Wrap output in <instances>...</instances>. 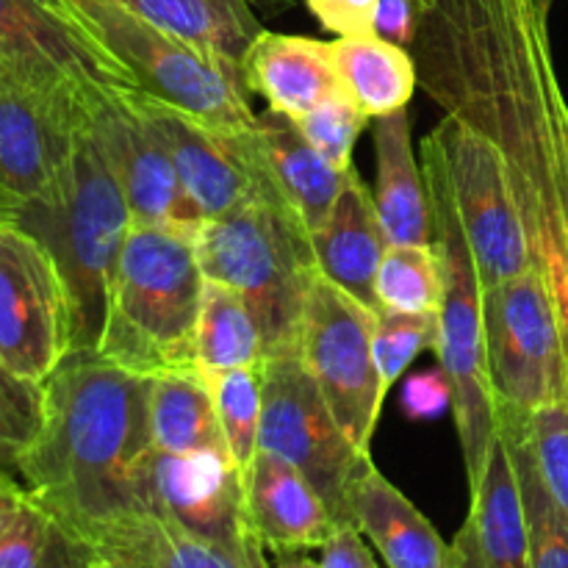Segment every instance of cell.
I'll use <instances>...</instances> for the list:
<instances>
[{
    "mask_svg": "<svg viewBox=\"0 0 568 568\" xmlns=\"http://www.w3.org/2000/svg\"><path fill=\"white\" fill-rule=\"evenodd\" d=\"M150 449L148 377L98 353H70L44 383L42 425L14 477L89 544L111 519L139 510L136 480Z\"/></svg>",
    "mask_w": 568,
    "mask_h": 568,
    "instance_id": "cell-1",
    "label": "cell"
},
{
    "mask_svg": "<svg viewBox=\"0 0 568 568\" xmlns=\"http://www.w3.org/2000/svg\"><path fill=\"white\" fill-rule=\"evenodd\" d=\"M14 222L33 233L59 266L70 300L72 353H98L133 216L92 128L78 136L53 189L20 203Z\"/></svg>",
    "mask_w": 568,
    "mask_h": 568,
    "instance_id": "cell-2",
    "label": "cell"
},
{
    "mask_svg": "<svg viewBox=\"0 0 568 568\" xmlns=\"http://www.w3.org/2000/svg\"><path fill=\"white\" fill-rule=\"evenodd\" d=\"M203 288L192 233L133 225L111 283L98 355L142 377L197 369L194 333Z\"/></svg>",
    "mask_w": 568,
    "mask_h": 568,
    "instance_id": "cell-3",
    "label": "cell"
},
{
    "mask_svg": "<svg viewBox=\"0 0 568 568\" xmlns=\"http://www.w3.org/2000/svg\"><path fill=\"white\" fill-rule=\"evenodd\" d=\"M194 244L203 275L242 294L250 305L266 358L297 353L305 305L320 275L311 233L297 216L255 189L227 214L205 220Z\"/></svg>",
    "mask_w": 568,
    "mask_h": 568,
    "instance_id": "cell-4",
    "label": "cell"
},
{
    "mask_svg": "<svg viewBox=\"0 0 568 568\" xmlns=\"http://www.w3.org/2000/svg\"><path fill=\"white\" fill-rule=\"evenodd\" d=\"M422 170L433 209V247L438 253L444 283L433 349L438 355V366L453 383L455 430L464 453L466 480L471 486L486 466L494 438L499 436L486 369L483 277L455 205L442 144L433 131L422 142Z\"/></svg>",
    "mask_w": 568,
    "mask_h": 568,
    "instance_id": "cell-5",
    "label": "cell"
},
{
    "mask_svg": "<svg viewBox=\"0 0 568 568\" xmlns=\"http://www.w3.org/2000/svg\"><path fill=\"white\" fill-rule=\"evenodd\" d=\"M78 22L136 81L139 92L225 133L255 125L242 64L142 20L116 0H64Z\"/></svg>",
    "mask_w": 568,
    "mask_h": 568,
    "instance_id": "cell-6",
    "label": "cell"
},
{
    "mask_svg": "<svg viewBox=\"0 0 568 568\" xmlns=\"http://www.w3.org/2000/svg\"><path fill=\"white\" fill-rule=\"evenodd\" d=\"M486 369L499 422H525L541 405L568 399V364L558 308L541 272L483 286Z\"/></svg>",
    "mask_w": 568,
    "mask_h": 568,
    "instance_id": "cell-7",
    "label": "cell"
},
{
    "mask_svg": "<svg viewBox=\"0 0 568 568\" xmlns=\"http://www.w3.org/2000/svg\"><path fill=\"white\" fill-rule=\"evenodd\" d=\"M0 75L64 94L94 120L136 89L64 0H0Z\"/></svg>",
    "mask_w": 568,
    "mask_h": 568,
    "instance_id": "cell-8",
    "label": "cell"
},
{
    "mask_svg": "<svg viewBox=\"0 0 568 568\" xmlns=\"http://www.w3.org/2000/svg\"><path fill=\"white\" fill-rule=\"evenodd\" d=\"M264 372L258 449L297 466L320 491L336 525H353L349 494L372 455L361 453L338 427L303 355H270Z\"/></svg>",
    "mask_w": 568,
    "mask_h": 568,
    "instance_id": "cell-9",
    "label": "cell"
},
{
    "mask_svg": "<svg viewBox=\"0 0 568 568\" xmlns=\"http://www.w3.org/2000/svg\"><path fill=\"white\" fill-rule=\"evenodd\" d=\"M381 311L366 308L347 292L316 275L300 333V355L314 375L349 442L369 453L383 410L381 377L372 333Z\"/></svg>",
    "mask_w": 568,
    "mask_h": 568,
    "instance_id": "cell-10",
    "label": "cell"
},
{
    "mask_svg": "<svg viewBox=\"0 0 568 568\" xmlns=\"http://www.w3.org/2000/svg\"><path fill=\"white\" fill-rule=\"evenodd\" d=\"M483 286L532 270V247L505 155L480 128L444 114L433 128Z\"/></svg>",
    "mask_w": 568,
    "mask_h": 568,
    "instance_id": "cell-11",
    "label": "cell"
},
{
    "mask_svg": "<svg viewBox=\"0 0 568 568\" xmlns=\"http://www.w3.org/2000/svg\"><path fill=\"white\" fill-rule=\"evenodd\" d=\"M139 510H150L192 536L225 549L250 568H270L244 499V475L227 449H150L136 480Z\"/></svg>",
    "mask_w": 568,
    "mask_h": 568,
    "instance_id": "cell-12",
    "label": "cell"
},
{
    "mask_svg": "<svg viewBox=\"0 0 568 568\" xmlns=\"http://www.w3.org/2000/svg\"><path fill=\"white\" fill-rule=\"evenodd\" d=\"M72 353L70 300L50 250L17 222L0 225V358L44 386Z\"/></svg>",
    "mask_w": 568,
    "mask_h": 568,
    "instance_id": "cell-13",
    "label": "cell"
},
{
    "mask_svg": "<svg viewBox=\"0 0 568 568\" xmlns=\"http://www.w3.org/2000/svg\"><path fill=\"white\" fill-rule=\"evenodd\" d=\"M92 122L75 100L0 75V189L20 203L42 197Z\"/></svg>",
    "mask_w": 568,
    "mask_h": 568,
    "instance_id": "cell-14",
    "label": "cell"
},
{
    "mask_svg": "<svg viewBox=\"0 0 568 568\" xmlns=\"http://www.w3.org/2000/svg\"><path fill=\"white\" fill-rule=\"evenodd\" d=\"M125 103L164 144L183 189L203 220L227 214L255 192V172L244 148V131H216L139 89L125 92Z\"/></svg>",
    "mask_w": 568,
    "mask_h": 568,
    "instance_id": "cell-15",
    "label": "cell"
},
{
    "mask_svg": "<svg viewBox=\"0 0 568 568\" xmlns=\"http://www.w3.org/2000/svg\"><path fill=\"white\" fill-rule=\"evenodd\" d=\"M92 131L125 192L133 225L175 227L197 236L203 214L183 189L164 144L133 114L125 94L92 122Z\"/></svg>",
    "mask_w": 568,
    "mask_h": 568,
    "instance_id": "cell-16",
    "label": "cell"
},
{
    "mask_svg": "<svg viewBox=\"0 0 568 568\" xmlns=\"http://www.w3.org/2000/svg\"><path fill=\"white\" fill-rule=\"evenodd\" d=\"M244 148L255 172V189L286 205L308 233L320 231L342 194L347 172L322 159L300 133L297 122L277 111L255 116V125L244 131Z\"/></svg>",
    "mask_w": 568,
    "mask_h": 568,
    "instance_id": "cell-17",
    "label": "cell"
},
{
    "mask_svg": "<svg viewBox=\"0 0 568 568\" xmlns=\"http://www.w3.org/2000/svg\"><path fill=\"white\" fill-rule=\"evenodd\" d=\"M471 505L453 549L458 568H527L530 527L525 494L508 438L499 433L480 477L469 486Z\"/></svg>",
    "mask_w": 568,
    "mask_h": 568,
    "instance_id": "cell-18",
    "label": "cell"
},
{
    "mask_svg": "<svg viewBox=\"0 0 568 568\" xmlns=\"http://www.w3.org/2000/svg\"><path fill=\"white\" fill-rule=\"evenodd\" d=\"M244 499L250 527L266 552L300 555L322 549L338 527L308 477L261 449L244 475Z\"/></svg>",
    "mask_w": 568,
    "mask_h": 568,
    "instance_id": "cell-19",
    "label": "cell"
},
{
    "mask_svg": "<svg viewBox=\"0 0 568 568\" xmlns=\"http://www.w3.org/2000/svg\"><path fill=\"white\" fill-rule=\"evenodd\" d=\"M311 247H314L316 272L325 281L364 303L366 308L381 311L375 281L388 242L377 216L375 194L361 181L355 166L344 178L342 194L325 225L311 233Z\"/></svg>",
    "mask_w": 568,
    "mask_h": 568,
    "instance_id": "cell-20",
    "label": "cell"
},
{
    "mask_svg": "<svg viewBox=\"0 0 568 568\" xmlns=\"http://www.w3.org/2000/svg\"><path fill=\"white\" fill-rule=\"evenodd\" d=\"M349 514L388 568H458L453 544L372 460L355 480Z\"/></svg>",
    "mask_w": 568,
    "mask_h": 568,
    "instance_id": "cell-21",
    "label": "cell"
},
{
    "mask_svg": "<svg viewBox=\"0 0 568 568\" xmlns=\"http://www.w3.org/2000/svg\"><path fill=\"white\" fill-rule=\"evenodd\" d=\"M242 75L250 92L266 100L270 111L292 120L308 114L331 94L344 92L331 42L294 33L261 31L244 55Z\"/></svg>",
    "mask_w": 568,
    "mask_h": 568,
    "instance_id": "cell-22",
    "label": "cell"
},
{
    "mask_svg": "<svg viewBox=\"0 0 568 568\" xmlns=\"http://www.w3.org/2000/svg\"><path fill=\"white\" fill-rule=\"evenodd\" d=\"M375 205L388 244H433L425 170L416 161L408 109L375 120Z\"/></svg>",
    "mask_w": 568,
    "mask_h": 568,
    "instance_id": "cell-23",
    "label": "cell"
},
{
    "mask_svg": "<svg viewBox=\"0 0 568 568\" xmlns=\"http://www.w3.org/2000/svg\"><path fill=\"white\" fill-rule=\"evenodd\" d=\"M98 558L122 568H250L225 549L150 510H128L89 538Z\"/></svg>",
    "mask_w": 568,
    "mask_h": 568,
    "instance_id": "cell-24",
    "label": "cell"
},
{
    "mask_svg": "<svg viewBox=\"0 0 568 568\" xmlns=\"http://www.w3.org/2000/svg\"><path fill=\"white\" fill-rule=\"evenodd\" d=\"M338 78L349 98L369 120L408 109L419 83L414 53L403 44L369 33L331 42Z\"/></svg>",
    "mask_w": 568,
    "mask_h": 568,
    "instance_id": "cell-25",
    "label": "cell"
},
{
    "mask_svg": "<svg viewBox=\"0 0 568 568\" xmlns=\"http://www.w3.org/2000/svg\"><path fill=\"white\" fill-rule=\"evenodd\" d=\"M148 425L159 453L227 449L209 383L197 369L148 377Z\"/></svg>",
    "mask_w": 568,
    "mask_h": 568,
    "instance_id": "cell-26",
    "label": "cell"
},
{
    "mask_svg": "<svg viewBox=\"0 0 568 568\" xmlns=\"http://www.w3.org/2000/svg\"><path fill=\"white\" fill-rule=\"evenodd\" d=\"M142 20L242 64L264 31L250 0H116Z\"/></svg>",
    "mask_w": 568,
    "mask_h": 568,
    "instance_id": "cell-27",
    "label": "cell"
},
{
    "mask_svg": "<svg viewBox=\"0 0 568 568\" xmlns=\"http://www.w3.org/2000/svg\"><path fill=\"white\" fill-rule=\"evenodd\" d=\"M266 358L264 336L242 294L205 277L197 333H194V366L211 372L261 366Z\"/></svg>",
    "mask_w": 568,
    "mask_h": 568,
    "instance_id": "cell-28",
    "label": "cell"
},
{
    "mask_svg": "<svg viewBox=\"0 0 568 568\" xmlns=\"http://www.w3.org/2000/svg\"><path fill=\"white\" fill-rule=\"evenodd\" d=\"M442 292V264L433 244H388L375 281L377 308L436 316Z\"/></svg>",
    "mask_w": 568,
    "mask_h": 568,
    "instance_id": "cell-29",
    "label": "cell"
},
{
    "mask_svg": "<svg viewBox=\"0 0 568 568\" xmlns=\"http://www.w3.org/2000/svg\"><path fill=\"white\" fill-rule=\"evenodd\" d=\"M94 558L98 552L92 544L67 530L31 497L0 544V568H89Z\"/></svg>",
    "mask_w": 568,
    "mask_h": 568,
    "instance_id": "cell-30",
    "label": "cell"
},
{
    "mask_svg": "<svg viewBox=\"0 0 568 568\" xmlns=\"http://www.w3.org/2000/svg\"><path fill=\"white\" fill-rule=\"evenodd\" d=\"M261 366L211 372V375L200 372L209 383L227 453H231L233 464L242 469V475H247L255 455H258L261 405H264V372H261Z\"/></svg>",
    "mask_w": 568,
    "mask_h": 568,
    "instance_id": "cell-31",
    "label": "cell"
},
{
    "mask_svg": "<svg viewBox=\"0 0 568 568\" xmlns=\"http://www.w3.org/2000/svg\"><path fill=\"white\" fill-rule=\"evenodd\" d=\"M514 449L516 469H519L521 494H525L527 527H530V558L527 568H568V527L560 519L558 508L549 499L541 477H538L536 464L527 453L525 442L514 427H499Z\"/></svg>",
    "mask_w": 568,
    "mask_h": 568,
    "instance_id": "cell-32",
    "label": "cell"
},
{
    "mask_svg": "<svg viewBox=\"0 0 568 568\" xmlns=\"http://www.w3.org/2000/svg\"><path fill=\"white\" fill-rule=\"evenodd\" d=\"M499 427L519 433L549 499L568 527V399L541 405L525 422H499Z\"/></svg>",
    "mask_w": 568,
    "mask_h": 568,
    "instance_id": "cell-33",
    "label": "cell"
},
{
    "mask_svg": "<svg viewBox=\"0 0 568 568\" xmlns=\"http://www.w3.org/2000/svg\"><path fill=\"white\" fill-rule=\"evenodd\" d=\"M436 347V316H414V314H388L381 311L372 333V349H375L377 377H381V392L388 397L399 377L408 372V366L419 358L425 349Z\"/></svg>",
    "mask_w": 568,
    "mask_h": 568,
    "instance_id": "cell-34",
    "label": "cell"
},
{
    "mask_svg": "<svg viewBox=\"0 0 568 568\" xmlns=\"http://www.w3.org/2000/svg\"><path fill=\"white\" fill-rule=\"evenodd\" d=\"M44 386L17 375L0 358V469L14 475L17 460L42 425Z\"/></svg>",
    "mask_w": 568,
    "mask_h": 568,
    "instance_id": "cell-35",
    "label": "cell"
},
{
    "mask_svg": "<svg viewBox=\"0 0 568 568\" xmlns=\"http://www.w3.org/2000/svg\"><path fill=\"white\" fill-rule=\"evenodd\" d=\"M297 128L311 148L331 161L338 172L353 170V150L358 142L361 131L366 128L369 116L355 105V100L347 92H336L320 105L308 111V114L297 116Z\"/></svg>",
    "mask_w": 568,
    "mask_h": 568,
    "instance_id": "cell-36",
    "label": "cell"
},
{
    "mask_svg": "<svg viewBox=\"0 0 568 568\" xmlns=\"http://www.w3.org/2000/svg\"><path fill=\"white\" fill-rule=\"evenodd\" d=\"M399 408L410 422H433L453 408V383L442 366L416 372L405 381Z\"/></svg>",
    "mask_w": 568,
    "mask_h": 568,
    "instance_id": "cell-37",
    "label": "cell"
},
{
    "mask_svg": "<svg viewBox=\"0 0 568 568\" xmlns=\"http://www.w3.org/2000/svg\"><path fill=\"white\" fill-rule=\"evenodd\" d=\"M305 6L336 37H369L375 33L381 0H305Z\"/></svg>",
    "mask_w": 568,
    "mask_h": 568,
    "instance_id": "cell-38",
    "label": "cell"
},
{
    "mask_svg": "<svg viewBox=\"0 0 568 568\" xmlns=\"http://www.w3.org/2000/svg\"><path fill=\"white\" fill-rule=\"evenodd\" d=\"M433 9V0H381L377 6V37L388 39L403 48H414L422 26Z\"/></svg>",
    "mask_w": 568,
    "mask_h": 568,
    "instance_id": "cell-39",
    "label": "cell"
},
{
    "mask_svg": "<svg viewBox=\"0 0 568 568\" xmlns=\"http://www.w3.org/2000/svg\"><path fill=\"white\" fill-rule=\"evenodd\" d=\"M322 568H381L372 555L369 541L355 525H338L333 536L322 544Z\"/></svg>",
    "mask_w": 568,
    "mask_h": 568,
    "instance_id": "cell-40",
    "label": "cell"
},
{
    "mask_svg": "<svg viewBox=\"0 0 568 568\" xmlns=\"http://www.w3.org/2000/svg\"><path fill=\"white\" fill-rule=\"evenodd\" d=\"M28 505V491L22 488V483L17 480L11 471L0 469V544L6 541V536L11 532V527L17 525L20 514Z\"/></svg>",
    "mask_w": 568,
    "mask_h": 568,
    "instance_id": "cell-41",
    "label": "cell"
},
{
    "mask_svg": "<svg viewBox=\"0 0 568 568\" xmlns=\"http://www.w3.org/2000/svg\"><path fill=\"white\" fill-rule=\"evenodd\" d=\"M17 209H20V200H14L9 192L0 189V225H3V222H14Z\"/></svg>",
    "mask_w": 568,
    "mask_h": 568,
    "instance_id": "cell-42",
    "label": "cell"
},
{
    "mask_svg": "<svg viewBox=\"0 0 568 568\" xmlns=\"http://www.w3.org/2000/svg\"><path fill=\"white\" fill-rule=\"evenodd\" d=\"M270 568H322V564L320 560L305 558V555H286V558H281L275 566H270Z\"/></svg>",
    "mask_w": 568,
    "mask_h": 568,
    "instance_id": "cell-43",
    "label": "cell"
},
{
    "mask_svg": "<svg viewBox=\"0 0 568 568\" xmlns=\"http://www.w3.org/2000/svg\"><path fill=\"white\" fill-rule=\"evenodd\" d=\"M552 3L555 0H536L538 11H541V17H547V20H549V11H552Z\"/></svg>",
    "mask_w": 568,
    "mask_h": 568,
    "instance_id": "cell-44",
    "label": "cell"
},
{
    "mask_svg": "<svg viewBox=\"0 0 568 568\" xmlns=\"http://www.w3.org/2000/svg\"><path fill=\"white\" fill-rule=\"evenodd\" d=\"M89 568H122V566L111 564V560H103V558H94L92 564H89Z\"/></svg>",
    "mask_w": 568,
    "mask_h": 568,
    "instance_id": "cell-45",
    "label": "cell"
},
{
    "mask_svg": "<svg viewBox=\"0 0 568 568\" xmlns=\"http://www.w3.org/2000/svg\"><path fill=\"white\" fill-rule=\"evenodd\" d=\"M250 3H253V0H250ZM258 3H266V6H281V9H283V6H294V3H297V0H258ZM303 3H305V0H303Z\"/></svg>",
    "mask_w": 568,
    "mask_h": 568,
    "instance_id": "cell-46",
    "label": "cell"
}]
</instances>
